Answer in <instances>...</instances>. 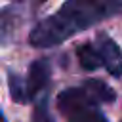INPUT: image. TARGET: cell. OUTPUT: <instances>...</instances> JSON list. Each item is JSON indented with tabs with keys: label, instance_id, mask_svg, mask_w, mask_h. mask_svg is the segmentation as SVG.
<instances>
[{
	"label": "cell",
	"instance_id": "1",
	"mask_svg": "<svg viewBox=\"0 0 122 122\" xmlns=\"http://www.w3.org/2000/svg\"><path fill=\"white\" fill-rule=\"evenodd\" d=\"M120 13L122 0H65L53 15L46 17L30 30L29 42L34 48H51Z\"/></svg>",
	"mask_w": 122,
	"mask_h": 122
},
{
	"label": "cell",
	"instance_id": "2",
	"mask_svg": "<svg viewBox=\"0 0 122 122\" xmlns=\"http://www.w3.org/2000/svg\"><path fill=\"white\" fill-rule=\"evenodd\" d=\"M99 101L84 88H67L57 95V109L67 122H107Z\"/></svg>",
	"mask_w": 122,
	"mask_h": 122
},
{
	"label": "cell",
	"instance_id": "3",
	"mask_svg": "<svg viewBox=\"0 0 122 122\" xmlns=\"http://www.w3.org/2000/svg\"><path fill=\"white\" fill-rule=\"evenodd\" d=\"M93 44L99 51L101 63L107 69V72L114 78L122 76V50H120V46L107 32H99Z\"/></svg>",
	"mask_w": 122,
	"mask_h": 122
},
{
	"label": "cell",
	"instance_id": "4",
	"mask_svg": "<svg viewBox=\"0 0 122 122\" xmlns=\"http://www.w3.org/2000/svg\"><path fill=\"white\" fill-rule=\"evenodd\" d=\"M50 74H51V65H50L48 59H36V61H32V65L29 69V74L25 78L29 99H34L40 92H44V88L50 82Z\"/></svg>",
	"mask_w": 122,
	"mask_h": 122
},
{
	"label": "cell",
	"instance_id": "5",
	"mask_svg": "<svg viewBox=\"0 0 122 122\" xmlns=\"http://www.w3.org/2000/svg\"><path fill=\"white\" fill-rule=\"evenodd\" d=\"M76 55H78V61H80L82 69H86V71H95V69L103 67L101 57H99V51H97V48H95L93 42L80 44L76 48Z\"/></svg>",
	"mask_w": 122,
	"mask_h": 122
},
{
	"label": "cell",
	"instance_id": "6",
	"mask_svg": "<svg viewBox=\"0 0 122 122\" xmlns=\"http://www.w3.org/2000/svg\"><path fill=\"white\" fill-rule=\"evenodd\" d=\"M101 105L103 103H112L114 101V97H116V93H114V90L111 88V86H107L105 82H101V80H95V78H90V80H86L84 84H82Z\"/></svg>",
	"mask_w": 122,
	"mask_h": 122
},
{
	"label": "cell",
	"instance_id": "7",
	"mask_svg": "<svg viewBox=\"0 0 122 122\" xmlns=\"http://www.w3.org/2000/svg\"><path fill=\"white\" fill-rule=\"evenodd\" d=\"M8 88H10V95L15 103H29V93H27V84L23 80V76H19L17 72H8Z\"/></svg>",
	"mask_w": 122,
	"mask_h": 122
},
{
	"label": "cell",
	"instance_id": "8",
	"mask_svg": "<svg viewBox=\"0 0 122 122\" xmlns=\"http://www.w3.org/2000/svg\"><path fill=\"white\" fill-rule=\"evenodd\" d=\"M32 122H53V116L50 114V109H48V101L46 99H40L32 111Z\"/></svg>",
	"mask_w": 122,
	"mask_h": 122
},
{
	"label": "cell",
	"instance_id": "9",
	"mask_svg": "<svg viewBox=\"0 0 122 122\" xmlns=\"http://www.w3.org/2000/svg\"><path fill=\"white\" fill-rule=\"evenodd\" d=\"M0 122H8V120L4 118V114H2V111H0Z\"/></svg>",
	"mask_w": 122,
	"mask_h": 122
}]
</instances>
